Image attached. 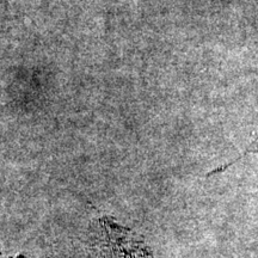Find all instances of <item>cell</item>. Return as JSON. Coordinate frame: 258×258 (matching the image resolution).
Wrapping results in <instances>:
<instances>
[{
  "label": "cell",
  "mask_w": 258,
  "mask_h": 258,
  "mask_svg": "<svg viewBox=\"0 0 258 258\" xmlns=\"http://www.w3.org/2000/svg\"><path fill=\"white\" fill-rule=\"evenodd\" d=\"M247 152H258V137L256 138V140H254L253 143L247 147V150L245 151V153Z\"/></svg>",
  "instance_id": "6da1fadb"
}]
</instances>
